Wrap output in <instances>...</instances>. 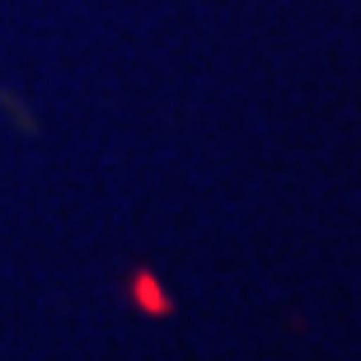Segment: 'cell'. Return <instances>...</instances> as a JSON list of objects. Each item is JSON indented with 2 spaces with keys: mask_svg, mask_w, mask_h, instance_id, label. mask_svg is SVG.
Segmentation results:
<instances>
[{
  "mask_svg": "<svg viewBox=\"0 0 361 361\" xmlns=\"http://www.w3.org/2000/svg\"><path fill=\"white\" fill-rule=\"evenodd\" d=\"M136 300H141L150 314H164V310H169V295H164L150 277H136Z\"/></svg>",
  "mask_w": 361,
  "mask_h": 361,
  "instance_id": "6da1fadb",
  "label": "cell"
}]
</instances>
